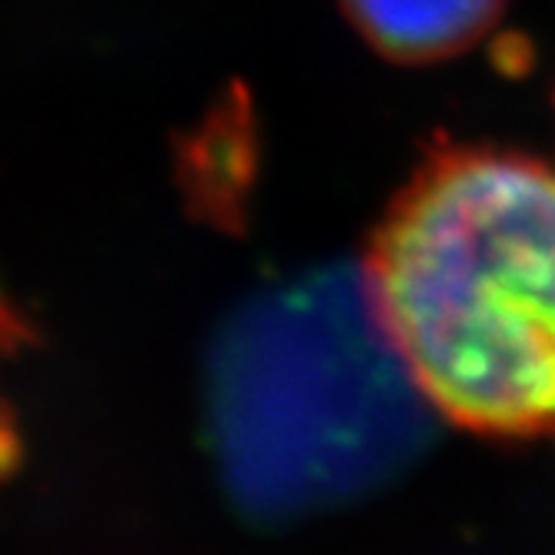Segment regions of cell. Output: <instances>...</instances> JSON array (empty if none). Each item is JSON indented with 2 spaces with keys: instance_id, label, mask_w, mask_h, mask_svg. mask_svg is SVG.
<instances>
[{
  "instance_id": "1",
  "label": "cell",
  "mask_w": 555,
  "mask_h": 555,
  "mask_svg": "<svg viewBox=\"0 0 555 555\" xmlns=\"http://www.w3.org/2000/svg\"><path fill=\"white\" fill-rule=\"evenodd\" d=\"M362 271L435 412L489 439L555 435V168L489 144L428 147Z\"/></svg>"
},
{
  "instance_id": "4",
  "label": "cell",
  "mask_w": 555,
  "mask_h": 555,
  "mask_svg": "<svg viewBox=\"0 0 555 555\" xmlns=\"http://www.w3.org/2000/svg\"><path fill=\"white\" fill-rule=\"evenodd\" d=\"M17 452H21V439H17V428H14V415L8 412L4 402H0V482L14 472Z\"/></svg>"
},
{
  "instance_id": "3",
  "label": "cell",
  "mask_w": 555,
  "mask_h": 555,
  "mask_svg": "<svg viewBox=\"0 0 555 555\" xmlns=\"http://www.w3.org/2000/svg\"><path fill=\"white\" fill-rule=\"evenodd\" d=\"M362 41L391 64H439L489 37L508 0H338Z\"/></svg>"
},
{
  "instance_id": "2",
  "label": "cell",
  "mask_w": 555,
  "mask_h": 555,
  "mask_svg": "<svg viewBox=\"0 0 555 555\" xmlns=\"http://www.w3.org/2000/svg\"><path fill=\"white\" fill-rule=\"evenodd\" d=\"M208 439L255 522H295L382 489L428 442L435 409L395 351L362 264L261 288L218 332Z\"/></svg>"
}]
</instances>
